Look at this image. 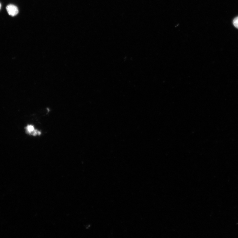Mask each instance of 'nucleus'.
<instances>
[{"label": "nucleus", "instance_id": "obj_1", "mask_svg": "<svg viewBox=\"0 0 238 238\" xmlns=\"http://www.w3.org/2000/svg\"><path fill=\"white\" fill-rule=\"evenodd\" d=\"M7 13L9 15L12 16H16L19 13L18 9L15 5L10 4L6 7Z\"/></svg>", "mask_w": 238, "mask_h": 238}, {"label": "nucleus", "instance_id": "obj_2", "mask_svg": "<svg viewBox=\"0 0 238 238\" xmlns=\"http://www.w3.org/2000/svg\"><path fill=\"white\" fill-rule=\"evenodd\" d=\"M26 129L27 133L34 136L40 135L41 134L40 131L35 129L34 126L32 125H28L26 127Z\"/></svg>", "mask_w": 238, "mask_h": 238}, {"label": "nucleus", "instance_id": "obj_3", "mask_svg": "<svg viewBox=\"0 0 238 238\" xmlns=\"http://www.w3.org/2000/svg\"><path fill=\"white\" fill-rule=\"evenodd\" d=\"M233 24L236 28L238 29V17L234 18L233 20Z\"/></svg>", "mask_w": 238, "mask_h": 238}, {"label": "nucleus", "instance_id": "obj_4", "mask_svg": "<svg viewBox=\"0 0 238 238\" xmlns=\"http://www.w3.org/2000/svg\"><path fill=\"white\" fill-rule=\"evenodd\" d=\"M1 3H0V10H1Z\"/></svg>", "mask_w": 238, "mask_h": 238}]
</instances>
